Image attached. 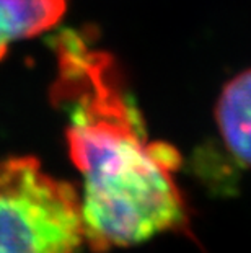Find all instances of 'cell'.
Instances as JSON below:
<instances>
[{
	"label": "cell",
	"instance_id": "6da1fadb",
	"mask_svg": "<svg viewBox=\"0 0 251 253\" xmlns=\"http://www.w3.org/2000/svg\"><path fill=\"white\" fill-rule=\"evenodd\" d=\"M51 47V100L66 115L69 155L83 176L80 203L90 249L103 253L188 230V208L175 180L181 157L170 144L148 141L113 54L92 31L80 30L59 31Z\"/></svg>",
	"mask_w": 251,
	"mask_h": 253
},
{
	"label": "cell",
	"instance_id": "3957f363",
	"mask_svg": "<svg viewBox=\"0 0 251 253\" xmlns=\"http://www.w3.org/2000/svg\"><path fill=\"white\" fill-rule=\"evenodd\" d=\"M214 118L235 162L251 169V67L225 82L214 106Z\"/></svg>",
	"mask_w": 251,
	"mask_h": 253
},
{
	"label": "cell",
	"instance_id": "7a4b0ae2",
	"mask_svg": "<svg viewBox=\"0 0 251 253\" xmlns=\"http://www.w3.org/2000/svg\"><path fill=\"white\" fill-rule=\"evenodd\" d=\"M83 242L82 203L71 183L35 157L0 160V253H75Z\"/></svg>",
	"mask_w": 251,
	"mask_h": 253
},
{
	"label": "cell",
	"instance_id": "277c9868",
	"mask_svg": "<svg viewBox=\"0 0 251 253\" xmlns=\"http://www.w3.org/2000/svg\"><path fill=\"white\" fill-rule=\"evenodd\" d=\"M67 0H0V61L12 44L56 28Z\"/></svg>",
	"mask_w": 251,
	"mask_h": 253
}]
</instances>
